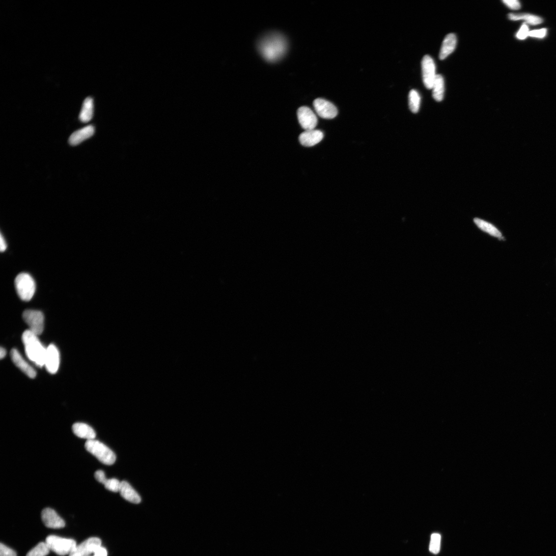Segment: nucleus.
Segmentation results:
<instances>
[{
    "mask_svg": "<svg viewBox=\"0 0 556 556\" xmlns=\"http://www.w3.org/2000/svg\"><path fill=\"white\" fill-rule=\"evenodd\" d=\"M258 49L265 59L269 62H275L280 59L285 54L287 42L283 35L272 33L261 39Z\"/></svg>",
    "mask_w": 556,
    "mask_h": 556,
    "instance_id": "1",
    "label": "nucleus"
},
{
    "mask_svg": "<svg viewBox=\"0 0 556 556\" xmlns=\"http://www.w3.org/2000/svg\"><path fill=\"white\" fill-rule=\"evenodd\" d=\"M22 340L29 360L39 367L44 366L47 348L43 346L38 335L28 330L23 334Z\"/></svg>",
    "mask_w": 556,
    "mask_h": 556,
    "instance_id": "2",
    "label": "nucleus"
},
{
    "mask_svg": "<svg viewBox=\"0 0 556 556\" xmlns=\"http://www.w3.org/2000/svg\"><path fill=\"white\" fill-rule=\"evenodd\" d=\"M84 446L88 452L105 465H112L116 461V456L111 449L98 441H87Z\"/></svg>",
    "mask_w": 556,
    "mask_h": 556,
    "instance_id": "3",
    "label": "nucleus"
},
{
    "mask_svg": "<svg viewBox=\"0 0 556 556\" xmlns=\"http://www.w3.org/2000/svg\"><path fill=\"white\" fill-rule=\"evenodd\" d=\"M17 294L21 299L28 302L33 297L36 291V283L33 278L28 273L18 275L15 280Z\"/></svg>",
    "mask_w": 556,
    "mask_h": 556,
    "instance_id": "4",
    "label": "nucleus"
},
{
    "mask_svg": "<svg viewBox=\"0 0 556 556\" xmlns=\"http://www.w3.org/2000/svg\"><path fill=\"white\" fill-rule=\"evenodd\" d=\"M46 543L51 551L59 556L70 555L77 546L76 541L56 536H49L46 539Z\"/></svg>",
    "mask_w": 556,
    "mask_h": 556,
    "instance_id": "5",
    "label": "nucleus"
},
{
    "mask_svg": "<svg viewBox=\"0 0 556 556\" xmlns=\"http://www.w3.org/2000/svg\"><path fill=\"white\" fill-rule=\"evenodd\" d=\"M23 316L31 333L38 336L42 334L45 325V317L42 312L37 310L28 309L24 312Z\"/></svg>",
    "mask_w": 556,
    "mask_h": 556,
    "instance_id": "6",
    "label": "nucleus"
},
{
    "mask_svg": "<svg viewBox=\"0 0 556 556\" xmlns=\"http://www.w3.org/2000/svg\"><path fill=\"white\" fill-rule=\"evenodd\" d=\"M421 66L424 84L426 88L431 89L437 76L434 61L431 56H425L422 59Z\"/></svg>",
    "mask_w": 556,
    "mask_h": 556,
    "instance_id": "7",
    "label": "nucleus"
},
{
    "mask_svg": "<svg viewBox=\"0 0 556 556\" xmlns=\"http://www.w3.org/2000/svg\"><path fill=\"white\" fill-rule=\"evenodd\" d=\"M299 124L306 131L314 130L318 123L317 117L313 111L306 106H303L297 111Z\"/></svg>",
    "mask_w": 556,
    "mask_h": 556,
    "instance_id": "8",
    "label": "nucleus"
},
{
    "mask_svg": "<svg viewBox=\"0 0 556 556\" xmlns=\"http://www.w3.org/2000/svg\"><path fill=\"white\" fill-rule=\"evenodd\" d=\"M315 110L318 115L325 119H333L338 113L334 105L323 99L318 98L313 102Z\"/></svg>",
    "mask_w": 556,
    "mask_h": 556,
    "instance_id": "9",
    "label": "nucleus"
},
{
    "mask_svg": "<svg viewBox=\"0 0 556 556\" xmlns=\"http://www.w3.org/2000/svg\"><path fill=\"white\" fill-rule=\"evenodd\" d=\"M101 540L96 537H92L85 540L79 545H77L69 556H89L99 547L101 546Z\"/></svg>",
    "mask_w": 556,
    "mask_h": 556,
    "instance_id": "10",
    "label": "nucleus"
},
{
    "mask_svg": "<svg viewBox=\"0 0 556 556\" xmlns=\"http://www.w3.org/2000/svg\"><path fill=\"white\" fill-rule=\"evenodd\" d=\"M59 351L54 344H51L47 348L45 366L49 373L55 374L59 369Z\"/></svg>",
    "mask_w": 556,
    "mask_h": 556,
    "instance_id": "11",
    "label": "nucleus"
},
{
    "mask_svg": "<svg viewBox=\"0 0 556 556\" xmlns=\"http://www.w3.org/2000/svg\"><path fill=\"white\" fill-rule=\"evenodd\" d=\"M41 518L45 525L51 528H61L65 526V522L57 514L56 512L51 508H47L42 511Z\"/></svg>",
    "mask_w": 556,
    "mask_h": 556,
    "instance_id": "12",
    "label": "nucleus"
},
{
    "mask_svg": "<svg viewBox=\"0 0 556 556\" xmlns=\"http://www.w3.org/2000/svg\"><path fill=\"white\" fill-rule=\"evenodd\" d=\"M10 356L15 365L31 379L36 376L35 369L24 360L17 349H13L10 352Z\"/></svg>",
    "mask_w": 556,
    "mask_h": 556,
    "instance_id": "13",
    "label": "nucleus"
},
{
    "mask_svg": "<svg viewBox=\"0 0 556 556\" xmlns=\"http://www.w3.org/2000/svg\"><path fill=\"white\" fill-rule=\"evenodd\" d=\"M324 134L319 130L305 131L299 137L301 144L306 147H311L319 143L323 140Z\"/></svg>",
    "mask_w": 556,
    "mask_h": 556,
    "instance_id": "14",
    "label": "nucleus"
},
{
    "mask_svg": "<svg viewBox=\"0 0 556 556\" xmlns=\"http://www.w3.org/2000/svg\"><path fill=\"white\" fill-rule=\"evenodd\" d=\"M94 127L92 125L85 126L74 132L69 139L70 145L76 146L91 137L94 134Z\"/></svg>",
    "mask_w": 556,
    "mask_h": 556,
    "instance_id": "15",
    "label": "nucleus"
},
{
    "mask_svg": "<svg viewBox=\"0 0 556 556\" xmlns=\"http://www.w3.org/2000/svg\"><path fill=\"white\" fill-rule=\"evenodd\" d=\"M72 428L73 433L80 438L87 441L95 439L96 433L94 430L87 424L76 423L73 425Z\"/></svg>",
    "mask_w": 556,
    "mask_h": 556,
    "instance_id": "16",
    "label": "nucleus"
},
{
    "mask_svg": "<svg viewBox=\"0 0 556 556\" xmlns=\"http://www.w3.org/2000/svg\"><path fill=\"white\" fill-rule=\"evenodd\" d=\"M457 44V38L453 33L449 34L444 39L441 52L440 58L444 60L455 50Z\"/></svg>",
    "mask_w": 556,
    "mask_h": 556,
    "instance_id": "17",
    "label": "nucleus"
},
{
    "mask_svg": "<svg viewBox=\"0 0 556 556\" xmlns=\"http://www.w3.org/2000/svg\"><path fill=\"white\" fill-rule=\"evenodd\" d=\"M119 492L121 496L124 499L133 502V503L139 504L140 503L141 501L140 496L139 495L130 484L125 482V481H122V482H121Z\"/></svg>",
    "mask_w": 556,
    "mask_h": 556,
    "instance_id": "18",
    "label": "nucleus"
},
{
    "mask_svg": "<svg viewBox=\"0 0 556 556\" xmlns=\"http://www.w3.org/2000/svg\"><path fill=\"white\" fill-rule=\"evenodd\" d=\"M93 101L91 98L85 99L83 103L79 118L83 123H88L92 118L93 115Z\"/></svg>",
    "mask_w": 556,
    "mask_h": 556,
    "instance_id": "19",
    "label": "nucleus"
},
{
    "mask_svg": "<svg viewBox=\"0 0 556 556\" xmlns=\"http://www.w3.org/2000/svg\"><path fill=\"white\" fill-rule=\"evenodd\" d=\"M433 97L437 102H441L444 99L445 92V83L442 76L437 75L433 87Z\"/></svg>",
    "mask_w": 556,
    "mask_h": 556,
    "instance_id": "20",
    "label": "nucleus"
},
{
    "mask_svg": "<svg viewBox=\"0 0 556 556\" xmlns=\"http://www.w3.org/2000/svg\"><path fill=\"white\" fill-rule=\"evenodd\" d=\"M474 222L480 229L491 236L500 239L502 238L501 233L493 224L477 218H475Z\"/></svg>",
    "mask_w": 556,
    "mask_h": 556,
    "instance_id": "21",
    "label": "nucleus"
},
{
    "mask_svg": "<svg viewBox=\"0 0 556 556\" xmlns=\"http://www.w3.org/2000/svg\"><path fill=\"white\" fill-rule=\"evenodd\" d=\"M508 18L513 21L525 20L526 22L531 25H537L542 23L543 20L540 17L528 14H510Z\"/></svg>",
    "mask_w": 556,
    "mask_h": 556,
    "instance_id": "22",
    "label": "nucleus"
},
{
    "mask_svg": "<svg viewBox=\"0 0 556 556\" xmlns=\"http://www.w3.org/2000/svg\"><path fill=\"white\" fill-rule=\"evenodd\" d=\"M421 98L418 92L412 90L409 93V102L410 109L414 113L418 112L420 109Z\"/></svg>",
    "mask_w": 556,
    "mask_h": 556,
    "instance_id": "23",
    "label": "nucleus"
},
{
    "mask_svg": "<svg viewBox=\"0 0 556 556\" xmlns=\"http://www.w3.org/2000/svg\"><path fill=\"white\" fill-rule=\"evenodd\" d=\"M50 551L46 542H40L29 551L27 556H46Z\"/></svg>",
    "mask_w": 556,
    "mask_h": 556,
    "instance_id": "24",
    "label": "nucleus"
},
{
    "mask_svg": "<svg viewBox=\"0 0 556 556\" xmlns=\"http://www.w3.org/2000/svg\"><path fill=\"white\" fill-rule=\"evenodd\" d=\"M441 536L437 533L432 534L430 544V551L434 554L439 553L441 549Z\"/></svg>",
    "mask_w": 556,
    "mask_h": 556,
    "instance_id": "25",
    "label": "nucleus"
},
{
    "mask_svg": "<svg viewBox=\"0 0 556 556\" xmlns=\"http://www.w3.org/2000/svg\"><path fill=\"white\" fill-rule=\"evenodd\" d=\"M121 484V482L119 480L115 478H112L108 479L104 486L106 489L114 492V493H117L120 491Z\"/></svg>",
    "mask_w": 556,
    "mask_h": 556,
    "instance_id": "26",
    "label": "nucleus"
},
{
    "mask_svg": "<svg viewBox=\"0 0 556 556\" xmlns=\"http://www.w3.org/2000/svg\"><path fill=\"white\" fill-rule=\"evenodd\" d=\"M0 556H17L16 552L6 547L4 544H0Z\"/></svg>",
    "mask_w": 556,
    "mask_h": 556,
    "instance_id": "27",
    "label": "nucleus"
},
{
    "mask_svg": "<svg viewBox=\"0 0 556 556\" xmlns=\"http://www.w3.org/2000/svg\"><path fill=\"white\" fill-rule=\"evenodd\" d=\"M529 29L528 25L524 24L517 34V37L521 40L526 39L529 34Z\"/></svg>",
    "mask_w": 556,
    "mask_h": 556,
    "instance_id": "28",
    "label": "nucleus"
},
{
    "mask_svg": "<svg viewBox=\"0 0 556 556\" xmlns=\"http://www.w3.org/2000/svg\"><path fill=\"white\" fill-rule=\"evenodd\" d=\"M547 29L543 28L539 30H534L529 32L528 36L532 37L543 38L546 36Z\"/></svg>",
    "mask_w": 556,
    "mask_h": 556,
    "instance_id": "29",
    "label": "nucleus"
},
{
    "mask_svg": "<svg viewBox=\"0 0 556 556\" xmlns=\"http://www.w3.org/2000/svg\"><path fill=\"white\" fill-rule=\"evenodd\" d=\"M502 2L511 9L518 10L521 7V4L517 0H504Z\"/></svg>",
    "mask_w": 556,
    "mask_h": 556,
    "instance_id": "30",
    "label": "nucleus"
},
{
    "mask_svg": "<svg viewBox=\"0 0 556 556\" xmlns=\"http://www.w3.org/2000/svg\"><path fill=\"white\" fill-rule=\"evenodd\" d=\"M94 477L98 482L103 485L106 483L107 480L108 479H107L105 474L102 470H98V471L96 472L94 474Z\"/></svg>",
    "mask_w": 556,
    "mask_h": 556,
    "instance_id": "31",
    "label": "nucleus"
},
{
    "mask_svg": "<svg viewBox=\"0 0 556 556\" xmlns=\"http://www.w3.org/2000/svg\"><path fill=\"white\" fill-rule=\"evenodd\" d=\"M93 555L96 556H108V551L101 546L95 551Z\"/></svg>",
    "mask_w": 556,
    "mask_h": 556,
    "instance_id": "32",
    "label": "nucleus"
},
{
    "mask_svg": "<svg viewBox=\"0 0 556 556\" xmlns=\"http://www.w3.org/2000/svg\"><path fill=\"white\" fill-rule=\"evenodd\" d=\"M7 249V244L5 239L2 236V233L0 235V250L1 252H4Z\"/></svg>",
    "mask_w": 556,
    "mask_h": 556,
    "instance_id": "33",
    "label": "nucleus"
},
{
    "mask_svg": "<svg viewBox=\"0 0 556 556\" xmlns=\"http://www.w3.org/2000/svg\"><path fill=\"white\" fill-rule=\"evenodd\" d=\"M6 355V351L5 349L2 347L0 349V358L3 359Z\"/></svg>",
    "mask_w": 556,
    "mask_h": 556,
    "instance_id": "34",
    "label": "nucleus"
},
{
    "mask_svg": "<svg viewBox=\"0 0 556 556\" xmlns=\"http://www.w3.org/2000/svg\"><path fill=\"white\" fill-rule=\"evenodd\" d=\"M93 556H95V555H93Z\"/></svg>",
    "mask_w": 556,
    "mask_h": 556,
    "instance_id": "35",
    "label": "nucleus"
}]
</instances>
